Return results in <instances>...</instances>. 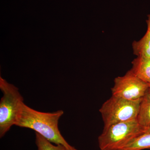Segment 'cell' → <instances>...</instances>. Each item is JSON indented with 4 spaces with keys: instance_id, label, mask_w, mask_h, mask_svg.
<instances>
[{
    "instance_id": "6da1fadb",
    "label": "cell",
    "mask_w": 150,
    "mask_h": 150,
    "mask_svg": "<svg viewBox=\"0 0 150 150\" xmlns=\"http://www.w3.org/2000/svg\"><path fill=\"white\" fill-rule=\"evenodd\" d=\"M64 113L62 110L53 112H40L30 108L23 103L19 111L15 125L32 129L51 143L64 145L68 150H78L66 141L59 131V120Z\"/></svg>"
},
{
    "instance_id": "7a4b0ae2",
    "label": "cell",
    "mask_w": 150,
    "mask_h": 150,
    "mask_svg": "<svg viewBox=\"0 0 150 150\" xmlns=\"http://www.w3.org/2000/svg\"><path fill=\"white\" fill-rule=\"evenodd\" d=\"M137 119L115 123L103 130L98 137L101 150H121L135 138L144 134Z\"/></svg>"
},
{
    "instance_id": "3957f363",
    "label": "cell",
    "mask_w": 150,
    "mask_h": 150,
    "mask_svg": "<svg viewBox=\"0 0 150 150\" xmlns=\"http://www.w3.org/2000/svg\"><path fill=\"white\" fill-rule=\"evenodd\" d=\"M142 99L129 100L112 95L99 109L104 123L103 130L115 123L137 119Z\"/></svg>"
},
{
    "instance_id": "277c9868",
    "label": "cell",
    "mask_w": 150,
    "mask_h": 150,
    "mask_svg": "<svg viewBox=\"0 0 150 150\" xmlns=\"http://www.w3.org/2000/svg\"><path fill=\"white\" fill-rule=\"evenodd\" d=\"M0 88L3 93L0 102V137L2 138L15 125L23 98L18 89L0 77Z\"/></svg>"
},
{
    "instance_id": "5b68a950",
    "label": "cell",
    "mask_w": 150,
    "mask_h": 150,
    "mask_svg": "<svg viewBox=\"0 0 150 150\" xmlns=\"http://www.w3.org/2000/svg\"><path fill=\"white\" fill-rule=\"evenodd\" d=\"M114 82L112 95L129 100L143 98L149 89V84L137 77L131 70L124 76L115 78Z\"/></svg>"
},
{
    "instance_id": "8992f818",
    "label": "cell",
    "mask_w": 150,
    "mask_h": 150,
    "mask_svg": "<svg viewBox=\"0 0 150 150\" xmlns=\"http://www.w3.org/2000/svg\"><path fill=\"white\" fill-rule=\"evenodd\" d=\"M131 71L137 77L150 84V57L139 56L132 62Z\"/></svg>"
},
{
    "instance_id": "52a82bcc",
    "label": "cell",
    "mask_w": 150,
    "mask_h": 150,
    "mask_svg": "<svg viewBox=\"0 0 150 150\" xmlns=\"http://www.w3.org/2000/svg\"><path fill=\"white\" fill-rule=\"evenodd\" d=\"M147 29L143 37L138 41H134L132 46L134 55L137 56L150 57V14L146 21Z\"/></svg>"
},
{
    "instance_id": "ba28073f",
    "label": "cell",
    "mask_w": 150,
    "mask_h": 150,
    "mask_svg": "<svg viewBox=\"0 0 150 150\" xmlns=\"http://www.w3.org/2000/svg\"><path fill=\"white\" fill-rule=\"evenodd\" d=\"M137 120L144 129L150 127V94L148 91L142 98Z\"/></svg>"
},
{
    "instance_id": "9c48e42d",
    "label": "cell",
    "mask_w": 150,
    "mask_h": 150,
    "mask_svg": "<svg viewBox=\"0 0 150 150\" xmlns=\"http://www.w3.org/2000/svg\"><path fill=\"white\" fill-rule=\"evenodd\" d=\"M150 149V133H144L132 140L121 150H142Z\"/></svg>"
},
{
    "instance_id": "30bf717a",
    "label": "cell",
    "mask_w": 150,
    "mask_h": 150,
    "mask_svg": "<svg viewBox=\"0 0 150 150\" xmlns=\"http://www.w3.org/2000/svg\"><path fill=\"white\" fill-rule=\"evenodd\" d=\"M35 144L40 150H68L64 145L53 144L37 133H35Z\"/></svg>"
},
{
    "instance_id": "8fae6325",
    "label": "cell",
    "mask_w": 150,
    "mask_h": 150,
    "mask_svg": "<svg viewBox=\"0 0 150 150\" xmlns=\"http://www.w3.org/2000/svg\"><path fill=\"white\" fill-rule=\"evenodd\" d=\"M144 133H150V127L145 129L144 130Z\"/></svg>"
},
{
    "instance_id": "7c38bea8",
    "label": "cell",
    "mask_w": 150,
    "mask_h": 150,
    "mask_svg": "<svg viewBox=\"0 0 150 150\" xmlns=\"http://www.w3.org/2000/svg\"><path fill=\"white\" fill-rule=\"evenodd\" d=\"M148 92L150 94V84H149V89H148Z\"/></svg>"
},
{
    "instance_id": "4fadbf2b",
    "label": "cell",
    "mask_w": 150,
    "mask_h": 150,
    "mask_svg": "<svg viewBox=\"0 0 150 150\" xmlns=\"http://www.w3.org/2000/svg\"><path fill=\"white\" fill-rule=\"evenodd\" d=\"M38 150H40L38 149Z\"/></svg>"
}]
</instances>
